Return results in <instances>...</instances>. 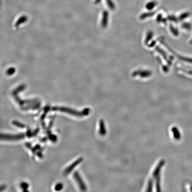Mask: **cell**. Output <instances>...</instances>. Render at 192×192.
<instances>
[{
  "mask_svg": "<svg viewBox=\"0 0 192 192\" xmlns=\"http://www.w3.org/2000/svg\"><path fill=\"white\" fill-rule=\"evenodd\" d=\"M50 107H48L47 106L45 107V108H44V112L43 113V114L42 115V116H41V121L42 122V126H43L44 129L45 128V123L44 122V120L45 119V118L46 115H47V113H48V112L49 111H50Z\"/></svg>",
  "mask_w": 192,
  "mask_h": 192,
  "instance_id": "ba28073f",
  "label": "cell"
},
{
  "mask_svg": "<svg viewBox=\"0 0 192 192\" xmlns=\"http://www.w3.org/2000/svg\"><path fill=\"white\" fill-rule=\"evenodd\" d=\"M156 191L157 192L161 191V187H160V176L159 175L157 176L156 178Z\"/></svg>",
  "mask_w": 192,
  "mask_h": 192,
  "instance_id": "9c48e42d",
  "label": "cell"
},
{
  "mask_svg": "<svg viewBox=\"0 0 192 192\" xmlns=\"http://www.w3.org/2000/svg\"><path fill=\"white\" fill-rule=\"evenodd\" d=\"M26 136V133H20L16 134L2 133L0 134V139L4 140H19L23 139Z\"/></svg>",
  "mask_w": 192,
  "mask_h": 192,
  "instance_id": "7a4b0ae2",
  "label": "cell"
},
{
  "mask_svg": "<svg viewBox=\"0 0 192 192\" xmlns=\"http://www.w3.org/2000/svg\"><path fill=\"white\" fill-rule=\"evenodd\" d=\"M25 145H26V146L28 149H30V150H31V151L32 152L33 154H36V150L34 149V148L32 147L31 145V144H30V143H25Z\"/></svg>",
  "mask_w": 192,
  "mask_h": 192,
  "instance_id": "4fadbf2b",
  "label": "cell"
},
{
  "mask_svg": "<svg viewBox=\"0 0 192 192\" xmlns=\"http://www.w3.org/2000/svg\"><path fill=\"white\" fill-rule=\"evenodd\" d=\"M29 186V185L26 182H22L20 184V187L22 189L23 192H28L27 189Z\"/></svg>",
  "mask_w": 192,
  "mask_h": 192,
  "instance_id": "7c38bea8",
  "label": "cell"
},
{
  "mask_svg": "<svg viewBox=\"0 0 192 192\" xmlns=\"http://www.w3.org/2000/svg\"><path fill=\"white\" fill-rule=\"evenodd\" d=\"M52 111H61L66 113H69L72 115L75 116L76 117H83L85 116H87L89 114L90 112V109L89 108L84 109L82 112L77 111L71 108L62 107H54L51 108Z\"/></svg>",
  "mask_w": 192,
  "mask_h": 192,
  "instance_id": "6da1fadb",
  "label": "cell"
},
{
  "mask_svg": "<svg viewBox=\"0 0 192 192\" xmlns=\"http://www.w3.org/2000/svg\"><path fill=\"white\" fill-rule=\"evenodd\" d=\"M47 140V139L46 138H44L41 139V142H45V141Z\"/></svg>",
  "mask_w": 192,
  "mask_h": 192,
  "instance_id": "ffe728a7",
  "label": "cell"
},
{
  "mask_svg": "<svg viewBox=\"0 0 192 192\" xmlns=\"http://www.w3.org/2000/svg\"><path fill=\"white\" fill-rule=\"evenodd\" d=\"M73 177L79 186L80 190L82 191H86L87 187L86 185L84 183V181H83L81 176L80 175L79 173L77 171L74 172L73 174Z\"/></svg>",
  "mask_w": 192,
  "mask_h": 192,
  "instance_id": "3957f363",
  "label": "cell"
},
{
  "mask_svg": "<svg viewBox=\"0 0 192 192\" xmlns=\"http://www.w3.org/2000/svg\"><path fill=\"white\" fill-rule=\"evenodd\" d=\"M83 159L82 157H80V158L77 159V160H75L74 162L72 163L71 165H70L64 171V174L65 175H68L69 174H70L71 172H72V170L74 169L77 166V165H78L80 163L83 161Z\"/></svg>",
  "mask_w": 192,
  "mask_h": 192,
  "instance_id": "277c9868",
  "label": "cell"
},
{
  "mask_svg": "<svg viewBox=\"0 0 192 192\" xmlns=\"http://www.w3.org/2000/svg\"><path fill=\"white\" fill-rule=\"evenodd\" d=\"M34 148V149L36 150L40 149H41V146H40V145L37 144V145H36Z\"/></svg>",
  "mask_w": 192,
  "mask_h": 192,
  "instance_id": "d6986e66",
  "label": "cell"
},
{
  "mask_svg": "<svg viewBox=\"0 0 192 192\" xmlns=\"http://www.w3.org/2000/svg\"><path fill=\"white\" fill-rule=\"evenodd\" d=\"M155 5H156L155 3L154 2H150L148 3V4L146 5V8L148 9H152L154 8Z\"/></svg>",
  "mask_w": 192,
  "mask_h": 192,
  "instance_id": "2e32d148",
  "label": "cell"
},
{
  "mask_svg": "<svg viewBox=\"0 0 192 192\" xmlns=\"http://www.w3.org/2000/svg\"><path fill=\"white\" fill-rule=\"evenodd\" d=\"M99 133L102 136H104L106 134V130L104 120H101L100 121Z\"/></svg>",
  "mask_w": 192,
  "mask_h": 192,
  "instance_id": "8992f818",
  "label": "cell"
},
{
  "mask_svg": "<svg viewBox=\"0 0 192 192\" xmlns=\"http://www.w3.org/2000/svg\"><path fill=\"white\" fill-rule=\"evenodd\" d=\"M26 133V136L29 138H32V137H33L34 136L33 132H32V131H31V130L30 129H28L27 132Z\"/></svg>",
  "mask_w": 192,
  "mask_h": 192,
  "instance_id": "e0dca14e",
  "label": "cell"
},
{
  "mask_svg": "<svg viewBox=\"0 0 192 192\" xmlns=\"http://www.w3.org/2000/svg\"><path fill=\"white\" fill-rule=\"evenodd\" d=\"M171 130L172 131V133L173 134V135L174 137V138L176 140H179L181 138V135L180 133L179 132L178 129L176 127H172Z\"/></svg>",
  "mask_w": 192,
  "mask_h": 192,
  "instance_id": "52a82bcc",
  "label": "cell"
},
{
  "mask_svg": "<svg viewBox=\"0 0 192 192\" xmlns=\"http://www.w3.org/2000/svg\"><path fill=\"white\" fill-rule=\"evenodd\" d=\"M5 188H6L5 185H1V186H0V192H1L2 191H3V190H4L5 189Z\"/></svg>",
  "mask_w": 192,
  "mask_h": 192,
  "instance_id": "ac0fdd59",
  "label": "cell"
},
{
  "mask_svg": "<svg viewBox=\"0 0 192 192\" xmlns=\"http://www.w3.org/2000/svg\"><path fill=\"white\" fill-rule=\"evenodd\" d=\"M12 124L16 126L18 128H20V129H23L24 128L25 125V124H22L21 123H20V122H18L17 121H14L13 122H12Z\"/></svg>",
  "mask_w": 192,
  "mask_h": 192,
  "instance_id": "8fae6325",
  "label": "cell"
},
{
  "mask_svg": "<svg viewBox=\"0 0 192 192\" xmlns=\"http://www.w3.org/2000/svg\"><path fill=\"white\" fill-rule=\"evenodd\" d=\"M63 187V185H62V184L60 183H58L56 185H55V186L54 187V189L56 191H60L62 190Z\"/></svg>",
  "mask_w": 192,
  "mask_h": 192,
  "instance_id": "9a60e30c",
  "label": "cell"
},
{
  "mask_svg": "<svg viewBox=\"0 0 192 192\" xmlns=\"http://www.w3.org/2000/svg\"><path fill=\"white\" fill-rule=\"evenodd\" d=\"M165 160H162L158 163V165L155 168L154 172L152 174V176L153 178L155 179L157 176L160 175V173L161 171V170L162 169L163 166L165 165Z\"/></svg>",
  "mask_w": 192,
  "mask_h": 192,
  "instance_id": "5b68a950",
  "label": "cell"
},
{
  "mask_svg": "<svg viewBox=\"0 0 192 192\" xmlns=\"http://www.w3.org/2000/svg\"><path fill=\"white\" fill-rule=\"evenodd\" d=\"M49 138L50 139V140L51 141H52V142H55L57 141V137L55 135H53L52 134H50V135H49Z\"/></svg>",
  "mask_w": 192,
  "mask_h": 192,
  "instance_id": "5bb4252c",
  "label": "cell"
},
{
  "mask_svg": "<svg viewBox=\"0 0 192 192\" xmlns=\"http://www.w3.org/2000/svg\"><path fill=\"white\" fill-rule=\"evenodd\" d=\"M153 181L152 179H149L147 184V190H146V192H152L153 190Z\"/></svg>",
  "mask_w": 192,
  "mask_h": 192,
  "instance_id": "30bf717a",
  "label": "cell"
}]
</instances>
